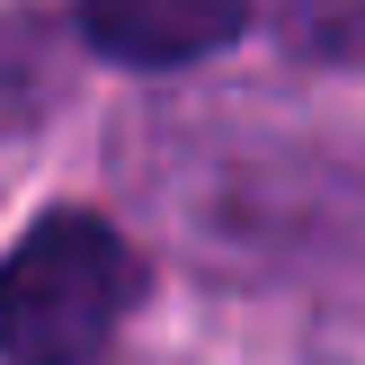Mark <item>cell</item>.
<instances>
[{"instance_id": "2", "label": "cell", "mask_w": 365, "mask_h": 365, "mask_svg": "<svg viewBox=\"0 0 365 365\" xmlns=\"http://www.w3.org/2000/svg\"><path fill=\"white\" fill-rule=\"evenodd\" d=\"M81 45H98V53H116V63H143V71H160V63H187V53H214V45H232L241 36V9H89L81 27Z\"/></svg>"}, {"instance_id": "3", "label": "cell", "mask_w": 365, "mask_h": 365, "mask_svg": "<svg viewBox=\"0 0 365 365\" xmlns=\"http://www.w3.org/2000/svg\"><path fill=\"white\" fill-rule=\"evenodd\" d=\"M63 98V27L27 9H0V134L36 125Z\"/></svg>"}, {"instance_id": "1", "label": "cell", "mask_w": 365, "mask_h": 365, "mask_svg": "<svg viewBox=\"0 0 365 365\" xmlns=\"http://www.w3.org/2000/svg\"><path fill=\"white\" fill-rule=\"evenodd\" d=\"M143 303V259L107 214H45L0 259V365H89Z\"/></svg>"}]
</instances>
